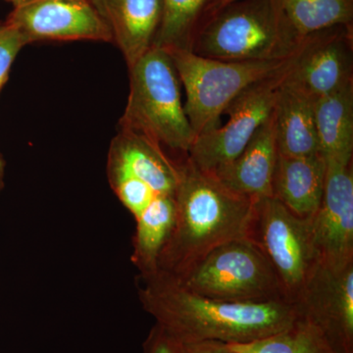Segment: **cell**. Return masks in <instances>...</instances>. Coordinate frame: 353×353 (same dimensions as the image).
Masks as SVG:
<instances>
[{
	"instance_id": "9c48e42d",
	"label": "cell",
	"mask_w": 353,
	"mask_h": 353,
	"mask_svg": "<svg viewBox=\"0 0 353 353\" xmlns=\"http://www.w3.org/2000/svg\"><path fill=\"white\" fill-rule=\"evenodd\" d=\"M352 82V26H345L304 39L284 83L315 101Z\"/></svg>"
},
{
	"instance_id": "484cf974",
	"label": "cell",
	"mask_w": 353,
	"mask_h": 353,
	"mask_svg": "<svg viewBox=\"0 0 353 353\" xmlns=\"http://www.w3.org/2000/svg\"><path fill=\"white\" fill-rule=\"evenodd\" d=\"M234 1H238V0H215L212 6L209 8L208 15L211 13H214L215 11L219 10V9L223 8V7L229 6V4L233 3ZM206 17H208V16H206Z\"/></svg>"
},
{
	"instance_id": "277c9868",
	"label": "cell",
	"mask_w": 353,
	"mask_h": 353,
	"mask_svg": "<svg viewBox=\"0 0 353 353\" xmlns=\"http://www.w3.org/2000/svg\"><path fill=\"white\" fill-rule=\"evenodd\" d=\"M303 43L283 24L275 0H238L208 15L192 51L228 61H269L294 57Z\"/></svg>"
},
{
	"instance_id": "d4e9b609",
	"label": "cell",
	"mask_w": 353,
	"mask_h": 353,
	"mask_svg": "<svg viewBox=\"0 0 353 353\" xmlns=\"http://www.w3.org/2000/svg\"><path fill=\"white\" fill-rule=\"evenodd\" d=\"M181 353H236L230 350L226 343L217 341H197L182 343Z\"/></svg>"
},
{
	"instance_id": "7c38bea8",
	"label": "cell",
	"mask_w": 353,
	"mask_h": 353,
	"mask_svg": "<svg viewBox=\"0 0 353 353\" xmlns=\"http://www.w3.org/2000/svg\"><path fill=\"white\" fill-rule=\"evenodd\" d=\"M325 162L324 192L311 231L320 263L339 266L353 261L352 162Z\"/></svg>"
},
{
	"instance_id": "6da1fadb",
	"label": "cell",
	"mask_w": 353,
	"mask_h": 353,
	"mask_svg": "<svg viewBox=\"0 0 353 353\" xmlns=\"http://www.w3.org/2000/svg\"><path fill=\"white\" fill-rule=\"evenodd\" d=\"M138 283L143 307L181 343H252L290 328L299 315L288 301L231 303L199 296L162 272L139 276Z\"/></svg>"
},
{
	"instance_id": "44dd1931",
	"label": "cell",
	"mask_w": 353,
	"mask_h": 353,
	"mask_svg": "<svg viewBox=\"0 0 353 353\" xmlns=\"http://www.w3.org/2000/svg\"><path fill=\"white\" fill-rule=\"evenodd\" d=\"M215 0H162L161 20L153 46L165 51L192 50L202 20Z\"/></svg>"
},
{
	"instance_id": "d6986e66",
	"label": "cell",
	"mask_w": 353,
	"mask_h": 353,
	"mask_svg": "<svg viewBox=\"0 0 353 353\" xmlns=\"http://www.w3.org/2000/svg\"><path fill=\"white\" fill-rule=\"evenodd\" d=\"M176 217L175 196L158 197L136 219L132 261L141 277L153 275Z\"/></svg>"
},
{
	"instance_id": "9a60e30c",
	"label": "cell",
	"mask_w": 353,
	"mask_h": 353,
	"mask_svg": "<svg viewBox=\"0 0 353 353\" xmlns=\"http://www.w3.org/2000/svg\"><path fill=\"white\" fill-rule=\"evenodd\" d=\"M279 157L274 111L236 159L214 175L236 194L260 199L273 197V179Z\"/></svg>"
},
{
	"instance_id": "7402d4cb",
	"label": "cell",
	"mask_w": 353,
	"mask_h": 353,
	"mask_svg": "<svg viewBox=\"0 0 353 353\" xmlns=\"http://www.w3.org/2000/svg\"><path fill=\"white\" fill-rule=\"evenodd\" d=\"M226 345L236 353H341L317 325L301 314L280 333L252 343Z\"/></svg>"
},
{
	"instance_id": "2e32d148",
	"label": "cell",
	"mask_w": 353,
	"mask_h": 353,
	"mask_svg": "<svg viewBox=\"0 0 353 353\" xmlns=\"http://www.w3.org/2000/svg\"><path fill=\"white\" fill-rule=\"evenodd\" d=\"M326 162L321 154L289 157L279 154L273 179V197L294 214L311 219L321 203Z\"/></svg>"
},
{
	"instance_id": "4316f807",
	"label": "cell",
	"mask_w": 353,
	"mask_h": 353,
	"mask_svg": "<svg viewBox=\"0 0 353 353\" xmlns=\"http://www.w3.org/2000/svg\"><path fill=\"white\" fill-rule=\"evenodd\" d=\"M4 175H6V161L0 152V192L4 187Z\"/></svg>"
},
{
	"instance_id": "30bf717a",
	"label": "cell",
	"mask_w": 353,
	"mask_h": 353,
	"mask_svg": "<svg viewBox=\"0 0 353 353\" xmlns=\"http://www.w3.org/2000/svg\"><path fill=\"white\" fill-rule=\"evenodd\" d=\"M296 305L339 352L353 353V261L339 266L319 263Z\"/></svg>"
},
{
	"instance_id": "603a6c76",
	"label": "cell",
	"mask_w": 353,
	"mask_h": 353,
	"mask_svg": "<svg viewBox=\"0 0 353 353\" xmlns=\"http://www.w3.org/2000/svg\"><path fill=\"white\" fill-rule=\"evenodd\" d=\"M28 44L29 41L17 28L0 22V90L8 80L14 60Z\"/></svg>"
},
{
	"instance_id": "8992f818",
	"label": "cell",
	"mask_w": 353,
	"mask_h": 353,
	"mask_svg": "<svg viewBox=\"0 0 353 353\" xmlns=\"http://www.w3.org/2000/svg\"><path fill=\"white\" fill-rule=\"evenodd\" d=\"M174 279L209 299L231 303H290L273 266L248 238L218 246L183 276Z\"/></svg>"
},
{
	"instance_id": "cb8c5ba5",
	"label": "cell",
	"mask_w": 353,
	"mask_h": 353,
	"mask_svg": "<svg viewBox=\"0 0 353 353\" xmlns=\"http://www.w3.org/2000/svg\"><path fill=\"white\" fill-rule=\"evenodd\" d=\"M143 353H181L182 343L155 324L143 343Z\"/></svg>"
},
{
	"instance_id": "5b68a950",
	"label": "cell",
	"mask_w": 353,
	"mask_h": 353,
	"mask_svg": "<svg viewBox=\"0 0 353 353\" xmlns=\"http://www.w3.org/2000/svg\"><path fill=\"white\" fill-rule=\"evenodd\" d=\"M166 52L185 88L183 108L196 137L219 126L221 116L236 97L255 83L284 71L299 53L284 60L228 61L201 57L192 50Z\"/></svg>"
},
{
	"instance_id": "4fadbf2b",
	"label": "cell",
	"mask_w": 353,
	"mask_h": 353,
	"mask_svg": "<svg viewBox=\"0 0 353 353\" xmlns=\"http://www.w3.org/2000/svg\"><path fill=\"white\" fill-rule=\"evenodd\" d=\"M108 175L127 176L150 185L160 196H175L178 161L139 132L119 129L109 148Z\"/></svg>"
},
{
	"instance_id": "5bb4252c",
	"label": "cell",
	"mask_w": 353,
	"mask_h": 353,
	"mask_svg": "<svg viewBox=\"0 0 353 353\" xmlns=\"http://www.w3.org/2000/svg\"><path fill=\"white\" fill-rule=\"evenodd\" d=\"M108 26L128 68L153 46L161 20L162 0H90Z\"/></svg>"
},
{
	"instance_id": "52a82bcc",
	"label": "cell",
	"mask_w": 353,
	"mask_h": 353,
	"mask_svg": "<svg viewBox=\"0 0 353 353\" xmlns=\"http://www.w3.org/2000/svg\"><path fill=\"white\" fill-rule=\"evenodd\" d=\"M248 239L269 260L290 303L297 299L320 263L310 219H303L274 197L255 202Z\"/></svg>"
},
{
	"instance_id": "8fae6325",
	"label": "cell",
	"mask_w": 353,
	"mask_h": 353,
	"mask_svg": "<svg viewBox=\"0 0 353 353\" xmlns=\"http://www.w3.org/2000/svg\"><path fill=\"white\" fill-rule=\"evenodd\" d=\"M30 43L39 41L113 43L108 26L90 0H32L14 7L6 21Z\"/></svg>"
},
{
	"instance_id": "3957f363",
	"label": "cell",
	"mask_w": 353,
	"mask_h": 353,
	"mask_svg": "<svg viewBox=\"0 0 353 353\" xmlns=\"http://www.w3.org/2000/svg\"><path fill=\"white\" fill-rule=\"evenodd\" d=\"M129 73V97L119 129L143 134L165 152L188 155L196 136L185 115L182 85L169 53L152 46Z\"/></svg>"
},
{
	"instance_id": "ba28073f",
	"label": "cell",
	"mask_w": 353,
	"mask_h": 353,
	"mask_svg": "<svg viewBox=\"0 0 353 353\" xmlns=\"http://www.w3.org/2000/svg\"><path fill=\"white\" fill-rule=\"evenodd\" d=\"M292 65L248 88L225 111L229 117L223 126L196 137L187 157L197 168L215 174L240 155L257 130L271 117Z\"/></svg>"
},
{
	"instance_id": "ac0fdd59",
	"label": "cell",
	"mask_w": 353,
	"mask_h": 353,
	"mask_svg": "<svg viewBox=\"0 0 353 353\" xmlns=\"http://www.w3.org/2000/svg\"><path fill=\"white\" fill-rule=\"evenodd\" d=\"M314 116L325 161L352 162L353 82L315 101Z\"/></svg>"
},
{
	"instance_id": "83f0119b",
	"label": "cell",
	"mask_w": 353,
	"mask_h": 353,
	"mask_svg": "<svg viewBox=\"0 0 353 353\" xmlns=\"http://www.w3.org/2000/svg\"><path fill=\"white\" fill-rule=\"evenodd\" d=\"M6 1L10 2L11 4H13L14 7H18L27 3V2L32 1V0H6Z\"/></svg>"
},
{
	"instance_id": "7a4b0ae2",
	"label": "cell",
	"mask_w": 353,
	"mask_h": 353,
	"mask_svg": "<svg viewBox=\"0 0 353 353\" xmlns=\"http://www.w3.org/2000/svg\"><path fill=\"white\" fill-rule=\"evenodd\" d=\"M178 164L175 223L157 270L174 278L183 276L218 246L248 239L257 201L228 189L187 155Z\"/></svg>"
},
{
	"instance_id": "ffe728a7",
	"label": "cell",
	"mask_w": 353,
	"mask_h": 353,
	"mask_svg": "<svg viewBox=\"0 0 353 353\" xmlns=\"http://www.w3.org/2000/svg\"><path fill=\"white\" fill-rule=\"evenodd\" d=\"M283 24L299 41L336 27L352 26L353 0H275Z\"/></svg>"
},
{
	"instance_id": "e0dca14e",
	"label": "cell",
	"mask_w": 353,
	"mask_h": 353,
	"mask_svg": "<svg viewBox=\"0 0 353 353\" xmlns=\"http://www.w3.org/2000/svg\"><path fill=\"white\" fill-rule=\"evenodd\" d=\"M274 118L279 154L289 157L320 154L314 101L283 83Z\"/></svg>"
}]
</instances>
